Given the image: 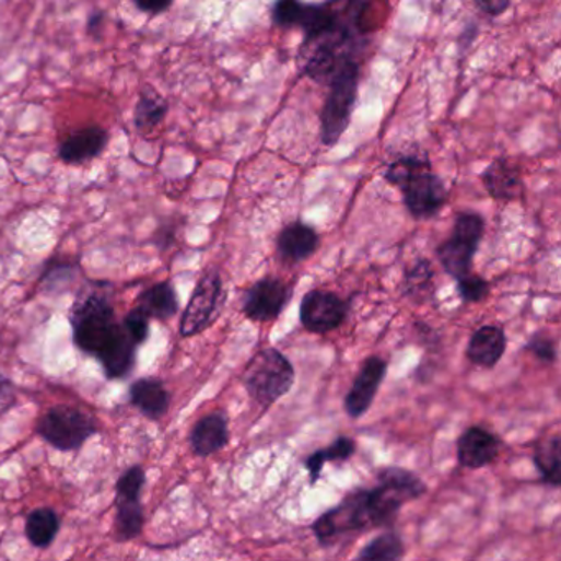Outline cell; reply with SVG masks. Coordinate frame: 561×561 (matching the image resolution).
Listing matches in <instances>:
<instances>
[{"instance_id": "obj_1", "label": "cell", "mask_w": 561, "mask_h": 561, "mask_svg": "<svg viewBox=\"0 0 561 561\" xmlns=\"http://www.w3.org/2000/svg\"><path fill=\"white\" fill-rule=\"evenodd\" d=\"M109 287L107 282H94L91 289L81 290L68 316L74 346L96 359L127 335L122 322H117Z\"/></svg>"}, {"instance_id": "obj_2", "label": "cell", "mask_w": 561, "mask_h": 561, "mask_svg": "<svg viewBox=\"0 0 561 561\" xmlns=\"http://www.w3.org/2000/svg\"><path fill=\"white\" fill-rule=\"evenodd\" d=\"M384 176L402 191L404 203L417 220L435 217L448 200L445 183L432 172V163L425 156H400L390 163Z\"/></svg>"}, {"instance_id": "obj_3", "label": "cell", "mask_w": 561, "mask_h": 561, "mask_svg": "<svg viewBox=\"0 0 561 561\" xmlns=\"http://www.w3.org/2000/svg\"><path fill=\"white\" fill-rule=\"evenodd\" d=\"M377 479L379 484L367 489L372 527H389L396 522L404 504L422 498L426 492L425 482L419 476L397 466L381 469Z\"/></svg>"}, {"instance_id": "obj_4", "label": "cell", "mask_w": 561, "mask_h": 561, "mask_svg": "<svg viewBox=\"0 0 561 561\" xmlns=\"http://www.w3.org/2000/svg\"><path fill=\"white\" fill-rule=\"evenodd\" d=\"M293 384L295 369L289 358L276 348L257 352L244 371V386L250 399L264 409L289 394Z\"/></svg>"}, {"instance_id": "obj_5", "label": "cell", "mask_w": 561, "mask_h": 561, "mask_svg": "<svg viewBox=\"0 0 561 561\" xmlns=\"http://www.w3.org/2000/svg\"><path fill=\"white\" fill-rule=\"evenodd\" d=\"M359 73L358 60L348 58L329 81V93L322 110L323 145L335 147L348 129L358 100Z\"/></svg>"}, {"instance_id": "obj_6", "label": "cell", "mask_w": 561, "mask_h": 561, "mask_svg": "<svg viewBox=\"0 0 561 561\" xmlns=\"http://www.w3.org/2000/svg\"><path fill=\"white\" fill-rule=\"evenodd\" d=\"M35 430L58 452H77L91 436L100 433V425L84 410L55 406L38 417Z\"/></svg>"}, {"instance_id": "obj_7", "label": "cell", "mask_w": 561, "mask_h": 561, "mask_svg": "<svg viewBox=\"0 0 561 561\" xmlns=\"http://www.w3.org/2000/svg\"><path fill=\"white\" fill-rule=\"evenodd\" d=\"M482 236H484V220L479 214L465 211L456 217L452 236L436 249L440 264L456 282L471 273L472 260L478 253Z\"/></svg>"}, {"instance_id": "obj_8", "label": "cell", "mask_w": 561, "mask_h": 561, "mask_svg": "<svg viewBox=\"0 0 561 561\" xmlns=\"http://www.w3.org/2000/svg\"><path fill=\"white\" fill-rule=\"evenodd\" d=\"M355 5L351 4L348 17H342L335 11V4H305V2H293L282 0L277 2L272 9V19L280 27H296L305 35V40L325 37L341 28L352 15L355 14Z\"/></svg>"}, {"instance_id": "obj_9", "label": "cell", "mask_w": 561, "mask_h": 561, "mask_svg": "<svg viewBox=\"0 0 561 561\" xmlns=\"http://www.w3.org/2000/svg\"><path fill=\"white\" fill-rule=\"evenodd\" d=\"M369 527H372L371 514H369V491L355 489L349 492L336 507L319 515L312 525V530L319 544L325 547L339 535L361 531Z\"/></svg>"}, {"instance_id": "obj_10", "label": "cell", "mask_w": 561, "mask_h": 561, "mask_svg": "<svg viewBox=\"0 0 561 561\" xmlns=\"http://www.w3.org/2000/svg\"><path fill=\"white\" fill-rule=\"evenodd\" d=\"M226 292H224L223 279L218 272H208L201 277L200 282L195 287L194 295L183 312L179 322V335L183 338L203 332L211 323L220 315Z\"/></svg>"}, {"instance_id": "obj_11", "label": "cell", "mask_w": 561, "mask_h": 561, "mask_svg": "<svg viewBox=\"0 0 561 561\" xmlns=\"http://www.w3.org/2000/svg\"><path fill=\"white\" fill-rule=\"evenodd\" d=\"M348 313V302L328 290H312L300 305L303 328L315 335L335 331L344 323Z\"/></svg>"}, {"instance_id": "obj_12", "label": "cell", "mask_w": 561, "mask_h": 561, "mask_svg": "<svg viewBox=\"0 0 561 561\" xmlns=\"http://www.w3.org/2000/svg\"><path fill=\"white\" fill-rule=\"evenodd\" d=\"M293 290L280 279L259 280L244 293L243 312L253 322H276L292 300Z\"/></svg>"}, {"instance_id": "obj_13", "label": "cell", "mask_w": 561, "mask_h": 561, "mask_svg": "<svg viewBox=\"0 0 561 561\" xmlns=\"http://www.w3.org/2000/svg\"><path fill=\"white\" fill-rule=\"evenodd\" d=\"M387 374V362L379 355L365 359L358 377L344 399V409L351 419L358 420L371 409Z\"/></svg>"}, {"instance_id": "obj_14", "label": "cell", "mask_w": 561, "mask_h": 561, "mask_svg": "<svg viewBox=\"0 0 561 561\" xmlns=\"http://www.w3.org/2000/svg\"><path fill=\"white\" fill-rule=\"evenodd\" d=\"M463 468L481 469L498 459L501 440L482 426H469L456 443Z\"/></svg>"}, {"instance_id": "obj_15", "label": "cell", "mask_w": 561, "mask_h": 561, "mask_svg": "<svg viewBox=\"0 0 561 561\" xmlns=\"http://www.w3.org/2000/svg\"><path fill=\"white\" fill-rule=\"evenodd\" d=\"M109 142V133L100 126L84 127L70 133L63 142L60 143L58 155L68 165H83L97 159L106 150Z\"/></svg>"}, {"instance_id": "obj_16", "label": "cell", "mask_w": 561, "mask_h": 561, "mask_svg": "<svg viewBox=\"0 0 561 561\" xmlns=\"http://www.w3.org/2000/svg\"><path fill=\"white\" fill-rule=\"evenodd\" d=\"M230 443V429L224 413L213 412L195 423L190 433V445L195 455L201 458L214 455Z\"/></svg>"}, {"instance_id": "obj_17", "label": "cell", "mask_w": 561, "mask_h": 561, "mask_svg": "<svg viewBox=\"0 0 561 561\" xmlns=\"http://www.w3.org/2000/svg\"><path fill=\"white\" fill-rule=\"evenodd\" d=\"M507 348L504 329L486 325L476 329L466 348V358L479 367L492 369L498 365Z\"/></svg>"}, {"instance_id": "obj_18", "label": "cell", "mask_w": 561, "mask_h": 561, "mask_svg": "<svg viewBox=\"0 0 561 561\" xmlns=\"http://www.w3.org/2000/svg\"><path fill=\"white\" fill-rule=\"evenodd\" d=\"M482 183L491 198L498 201L518 200L524 194L521 172L507 159H498L482 172Z\"/></svg>"}, {"instance_id": "obj_19", "label": "cell", "mask_w": 561, "mask_h": 561, "mask_svg": "<svg viewBox=\"0 0 561 561\" xmlns=\"http://www.w3.org/2000/svg\"><path fill=\"white\" fill-rule=\"evenodd\" d=\"M319 237L308 224L290 223L280 231L277 249L280 257L289 264H300L312 257L318 249Z\"/></svg>"}, {"instance_id": "obj_20", "label": "cell", "mask_w": 561, "mask_h": 561, "mask_svg": "<svg viewBox=\"0 0 561 561\" xmlns=\"http://www.w3.org/2000/svg\"><path fill=\"white\" fill-rule=\"evenodd\" d=\"M129 399L143 417L149 420H160L168 412L172 397L162 381L142 377L130 386Z\"/></svg>"}, {"instance_id": "obj_21", "label": "cell", "mask_w": 561, "mask_h": 561, "mask_svg": "<svg viewBox=\"0 0 561 561\" xmlns=\"http://www.w3.org/2000/svg\"><path fill=\"white\" fill-rule=\"evenodd\" d=\"M137 306L149 316V319L168 322L179 309L175 287L170 282L155 283L140 293Z\"/></svg>"}, {"instance_id": "obj_22", "label": "cell", "mask_w": 561, "mask_h": 561, "mask_svg": "<svg viewBox=\"0 0 561 561\" xmlns=\"http://www.w3.org/2000/svg\"><path fill=\"white\" fill-rule=\"evenodd\" d=\"M143 524H145V514H143L139 495H116V521H114L116 540H133L142 534Z\"/></svg>"}, {"instance_id": "obj_23", "label": "cell", "mask_w": 561, "mask_h": 561, "mask_svg": "<svg viewBox=\"0 0 561 561\" xmlns=\"http://www.w3.org/2000/svg\"><path fill=\"white\" fill-rule=\"evenodd\" d=\"M168 114V103L153 86H145L133 109V126L139 132L155 129Z\"/></svg>"}, {"instance_id": "obj_24", "label": "cell", "mask_w": 561, "mask_h": 561, "mask_svg": "<svg viewBox=\"0 0 561 561\" xmlns=\"http://www.w3.org/2000/svg\"><path fill=\"white\" fill-rule=\"evenodd\" d=\"M60 531V517L51 507H38L25 518V537L35 548H48Z\"/></svg>"}, {"instance_id": "obj_25", "label": "cell", "mask_w": 561, "mask_h": 561, "mask_svg": "<svg viewBox=\"0 0 561 561\" xmlns=\"http://www.w3.org/2000/svg\"><path fill=\"white\" fill-rule=\"evenodd\" d=\"M354 453L355 442L352 439H348V436H339L331 445L312 453L305 461V468L308 469L309 484L313 486L318 482L323 466H325L326 463L346 461V459L351 458Z\"/></svg>"}, {"instance_id": "obj_26", "label": "cell", "mask_w": 561, "mask_h": 561, "mask_svg": "<svg viewBox=\"0 0 561 561\" xmlns=\"http://www.w3.org/2000/svg\"><path fill=\"white\" fill-rule=\"evenodd\" d=\"M560 436L541 440L535 445L534 463L547 484L558 488L561 482Z\"/></svg>"}, {"instance_id": "obj_27", "label": "cell", "mask_w": 561, "mask_h": 561, "mask_svg": "<svg viewBox=\"0 0 561 561\" xmlns=\"http://www.w3.org/2000/svg\"><path fill=\"white\" fill-rule=\"evenodd\" d=\"M406 554L404 540L396 531H384L372 538L361 551L355 561H400Z\"/></svg>"}, {"instance_id": "obj_28", "label": "cell", "mask_w": 561, "mask_h": 561, "mask_svg": "<svg viewBox=\"0 0 561 561\" xmlns=\"http://www.w3.org/2000/svg\"><path fill=\"white\" fill-rule=\"evenodd\" d=\"M78 273H80V266L77 262L51 260V262H47L44 273H42V289L45 293L58 295V293L68 290V287L73 285L74 280L78 279Z\"/></svg>"}, {"instance_id": "obj_29", "label": "cell", "mask_w": 561, "mask_h": 561, "mask_svg": "<svg viewBox=\"0 0 561 561\" xmlns=\"http://www.w3.org/2000/svg\"><path fill=\"white\" fill-rule=\"evenodd\" d=\"M433 269L432 264L429 260L422 259L407 270L406 282H404V293L407 296H413V299H420V296L430 295L433 293Z\"/></svg>"}, {"instance_id": "obj_30", "label": "cell", "mask_w": 561, "mask_h": 561, "mask_svg": "<svg viewBox=\"0 0 561 561\" xmlns=\"http://www.w3.org/2000/svg\"><path fill=\"white\" fill-rule=\"evenodd\" d=\"M122 326L137 346H142L149 338L150 319L139 306L127 313L126 318L122 319Z\"/></svg>"}, {"instance_id": "obj_31", "label": "cell", "mask_w": 561, "mask_h": 561, "mask_svg": "<svg viewBox=\"0 0 561 561\" xmlns=\"http://www.w3.org/2000/svg\"><path fill=\"white\" fill-rule=\"evenodd\" d=\"M458 292L465 303H481L488 299L489 283L471 272L458 280Z\"/></svg>"}, {"instance_id": "obj_32", "label": "cell", "mask_w": 561, "mask_h": 561, "mask_svg": "<svg viewBox=\"0 0 561 561\" xmlns=\"http://www.w3.org/2000/svg\"><path fill=\"white\" fill-rule=\"evenodd\" d=\"M528 352L540 359V361L551 364L557 359V348H554L553 339L550 336L544 335V332H537L528 339L527 346H525Z\"/></svg>"}, {"instance_id": "obj_33", "label": "cell", "mask_w": 561, "mask_h": 561, "mask_svg": "<svg viewBox=\"0 0 561 561\" xmlns=\"http://www.w3.org/2000/svg\"><path fill=\"white\" fill-rule=\"evenodd\" d=\"M475 5L484 14L498 17L511 8V2L507 0H476Z\"/></svg>"}, {"instance_id": "obj_34", "label": "cell", "mask_w": 561, "mask_h": 561, "mask_svg": "<svg viewBox=\"0 0 561 561\" xmlns=\"http://www.w3.org/2000/svg\"><path fill=\"white\" fill-rule=\"evenodd\" d=\"M133 5H136L137 11L143 12V14H152V15H159L163 14V12L168 11L170 8H172L173 2H170V0H149V2H140V0H136L133 2Z\"/></svg>"}, {"instance_id": "obj_35", "label": "cell", "mask_w": 561, "mask_h": 561, "mask_svg": "<svg viewBox=\"0 0 561 561\" xmlns=\"http://www.w3.org/2000/svg\"><path fill=\"white\" fill-rule=\"evenodd\" d=\"M14 399V384L0 372V404L11 402Z\"/></svg>"}, {"instance_id": "obj_36", "label": "cell", "mask_w": 561, "mask_h": 561, "mask_svg": "<svg viewBox=\"0 0 561 561\" xmlns=\"http://www.w3.org/2000/svg\"><path fill=\"white\" fill-rule=\"evenodd\" d=\"M104 22H106L104 12H93V14L90 15V21H87V32L94 35V37H97L101 31H103Z\"/></svg>"}]
</instances>
